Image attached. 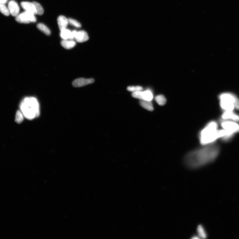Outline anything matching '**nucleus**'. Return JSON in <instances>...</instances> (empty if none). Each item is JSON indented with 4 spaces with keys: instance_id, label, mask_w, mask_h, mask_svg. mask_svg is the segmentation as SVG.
Masks as SVG:
<instances>
[{
    "instance_id": "obj_1",
    "label": "nucleus",
    "mask_w": 239,
    "mask_h": 239,
    "mask_svg": "<svg viewBox=\"0 0 239 239\" xmlns=\"http://www.w3.org/2000/svg\"><path fill=\"white\" fill-rule=\"evenodd\" d=\"M219 152L220 148L217 145H209L187 154L185 162L189 168H200L213 162L217 158Z\"/></svg>"
},
{
    "instance_id": "obj_2",
    "label": "nucleus",
    "mask_w": 239,
    "mask_h": 239,
    "mask_svg": "<svg viewBox=\"0 0 239 239\" xmlns=\"http://www.w3.org/2000/svg\"><path fill=\"white\" fill-rule=\"evenodd\" d=\"M20 111L26 118L32 120L40 115V106L37 100L30 97L24 98L20 104Z\"/></svg>"
},
{
    "instance_id": "obj_3",
    "label": "nucleus",
    "mask_w": 239,
    "mask_h": 239,
    "mask_svg": "<svg viewBox=\"0 0 239 239\" xmlns=\"http://www.w3.org/2000/svg\"><path fill=\"white\" fill-rule=\"evenodd\" d=\"M217 124L215 121L208 123L200 134V140L202 145L211 144L219 138Z\"/></svg>"
},
{
    "instance_id": "obj_4",
    "label": "nucleus",
    "mask_w": 239,
    "mask_h": 239,
    "mask_svg": "<svg viewBox=\"0 0 239 239\" xmlns=\"http://www.w3.org/2000/svg\"><path fill=\"white\" fill-rule=\"evenodd\" d=\"M221 107L226 111H232L235 108L239 110V99L231 93H224L220 97Z\"/></svg>"
},
{
    "instance_id": "obj_5",
    "label": "nucleus",
    "mask_w": 239,
    "mask_h": 239,
    "mask_svg": "<svg viewBox=\"0 0 239 239\" xmlns=\"http://www.w3.org/2000/svg\"><path fill=\"white\" fill-rule=\"evenodd\" d=\"M16 20L19 23L28 24L36 22V19L35 14L25 11L18 14L16 16Z\"/></svg>"
},
{
    "instance_id": "obj_6",
    "label": "nucleus",
    "mask_w": 239,
    "mask_h": 239,
    "mask_svg": "<svg viewBox=\"0 0 239 239\" xmlns=\"http://www.w3.org/2000/svg\"><path fill=\"white\" fill-rule=\"evenodd\" d=\"M221 126L223 129L233 135L239 132V125L233 121H224L221 123Z\"/></svg>"
},
{
    "instance_id": "obj_7",
    "label": "nucleus",
    "mask_w": 239,
    "mask_h": 239,
    "mask_svg": "<svg viewBox=\"0 0 239 239\" xmlns=\"http://www.w3.org/2000/svg\"><path fill=\"white\" fill-rule=\"evenodd\" d=\"M95 80L93 78L86 79L84 78H79L75 80L72 82V84L74 87H81L92 83Z\"/></svg>"
},
{
    "instance_id": "obj_8",
    "label": "nucleus",
    "mask_w": 239,
    "mask_h": 239,
    "mask_svg": "<svg viewBox=\"0 0 239 239\" xmlns=\"http://www.w3.org/2000/svg\"><path fill=\"white\" fill-rule=\"evenodd\" d=\"M222 117L224 120H231L235 122L239 121V116L232 111H226L222 115Z\"/></svg>"
},
{
    "instance_id": "obj_9",
    "label": "nucleus",
    "mask_w": 239,
    "mask_h": 239,
    "mask_svg": "<svg viewBox=\"0 0 239 239\" xmlns=\"http://www.w3.org/2000/svg\"><path fill=\"white\" fill-rule=\"evenodd\" d=\"M8 8L12 16H16L19 14L20 10L19 6L16 1H11L9 2Z\"/></svg>"
},
{
    "instance_id": "obj_10",
    "label": "nucleus",
    "mask_w": 239,
    "mask_h": 239,
    "mask_svg": "<svg viewBox=\"0 0 239 239\" xmlns=\"http://www.w3.org/2000/svg\"><path fill=\"white\" fill-rule=\"evenodd\" d=\"M89 37L87 33L83 30L77 31L74 39L78 43H83L89 40Z\"/></svg>"
},
{
    "instance_id": "obj_11",
    "label": "nucleus",
    "mask_w": 239,
    "mask_h": 239,
    "mask_svg": "<svg viewBox=\"0 0 239 239\" xmlns=\"http://www.w3.org/2000/svg\"><path fill=\"white\" fill-rule=\"evenodd\" d=\"M21 5L25 11L30 12L34 14H37L36 7L33 2H22L21 3Z\"/></svg>"
},
{
    "instance_id": "obj_12",
    "label": "nucleus",
    "mask_w": 239,
    "mask_h": 239,
    "mask_svg": "<svg viewBox=\"0 0 239 239\" xmlns=\"http://www.w3.org/2000/svg\"><path fill=\"white\" fill-rule=\"evenodd\" d=\"M57 22L60 31L66 28L68 23V20L64 16H59L57 19Z\"/></svg>"
},
{
    "instance_id": "obj_13",
    "label": "nucleus",
    "mask_w": 239,
    "mask_h": 239,
    "mask_svg": "<svg viewBox=\"0 0 239 239\" xmlns=\"http://www.w3.org/2000/svg\"><path fill=\"white\" fill-rule=\"evenodd\" d=\"M62 46L66 49H70L76 45L74 41L72 40H63L61 42Z\"/></svg>"
},
{
    "instance_id": "obj_14",
    "label": "nucleus",
    "mask_w": 239,
    "mask_h": 239,
    "mask_svg": "<svg viewBox=\"0 0 239 239\" xmlns=\"http://www.w3.org/2000/svg\"><path fill=\"white\" fill-rule=\"evenodd\" d=\"M140 104L141 106L148 111H153L154 109L151 101L140 100Z\"/></svg>"
},
{
    "instance_id": "obj_15",
    "label": "nucleus",
    "mask_w": 239,
    "mask_h": 239,
    "mask_svg": "<svg viewBox=\"0 0 239 239\" xmlns=\"http://www.w3.org/2000/svg\"><path fill=\"white\" fill-rule=\"evenodd\" d=\"M142 100L152 101L153 99V94L151 90L148 89L142 92Z\"/></svg>"
},
{
    "instance_id": "obj_16",
    "label": "nucleus",
    "mask_w": 239,
    "mask_h": 239,
    "mask_svg": "<svg viewBox=\"0 0 239 239\" xmlns=\"http://www.w3.org/2000/svg\"><path fill=\"white\" fill-rule=\"evenodd\" d=\"M71 32L70 30L66 29H63L60 31V37L63 40H68L70 37Z\"/></svg>"
},
{
    "instance_id": "obj_17",
    "label": "nucleus",
    "mask_w": 239,
    "mask_h": 239,
    "mask_svg": "<svg viewBox=\"0 0 239 239\" xmlns=\"http://www.w3.org/2000/svg\"><path fill=\"white\" fill-rule=\"evenodd\" d=\"M37 28L41 31L43 32L44 34L47 35H49L51 34L50 30L48 27L42 23H39L37 25Z\"/></svg>"
},
{
    "instance_id": "obj_18",
    "label": "nucleus",
    "mask_w": 239,
    "mask_h": 239,
    "mask_svg": "<svg viewBox=\"0 0 239 239\" xmlns=\"http://www.w3.org/2000/svg\"><path fill=\"white\" fill-rule=\"evenodd\" d=\"M197 231L199 237L202 238H207V235L203 226L199 225L198 227Z\"/></svg>"
},
{
    "instance_id": "obj_19",
    "label": "nucleus",
    "mask_w": 239,
    "mask_h": 239,
    "mask_svg": "<svg viewBox=\"0 0 239 239\" xmlns=\"http://www.w3.org/2000/svg\"><path fill=\"white\" fill-rule=\"evenodd\" d=\"M155 100L157 103L160 106L164 105L166 102V100L165 97L162 95L156 96Z\"/></svg>"
},
{
    "instance_id": "obj_20",
    "label": "nucleus",
    "mask_w": 239,
    "mask_h": 239,
    "mask_svg": "<svg viewBox=\"0 0 239 239\" xmlns=\"http://www.w3.org/2000/svg\"><path fill=\"white\" fill-rule=\"evenodd\" d=\"M24 117L25 116L22 111L18 110L16 113L15 121L17 123L20 124L22 122L24 119Z\"/></svg>"
},
{
    "instance_id": "obj_21",
    "label": "nucleus",
    "mask_w": 239,
    "mask_h": 239,
    "mask_svg": "<svg viewBox=\"0 0 239 239\" xmlns=\"http://www.w3.org/2000/svg\"><path fill=\"white\" fill-rule=\"evenodd\" d=\"M0 11L5 16H8L10 14L8 8L4 4L0 3Z\"/></svg>"
},
{
    "instance_id": "obj_22",
    "label": "nucleus",
    "mask_w": 239,
    "mask_h": 239,
    "mask_svg": "<svg viewBox=\"0 0 239 239\" xmlns=\"http://www.w3.org/2000/svg\"><path fill=\"white\" fill-rule=\"evenodd\" d=\"M33 4L35 6L37 14L39 15H42L44 13L43 8L42 6L38 3L36 2H33Z\"/></svg>"
},
{
    "instance_id": "obj_23",
    "label": "nucleus",
    "mask_w": 239,
    "mask_h": 239,
    "mask_svg": "<svg viewBox=\"0 0 239 239\" xmlns=\"http://www.w3.org/2000/svg\"><path fill=\"white\" fill-rule=\"evenodd\" d=\"M127 89L129 91L134 92H135L139 91H142L143 90V88L141 86H129L127 87Z\"/></svg>"
},
{
    "instance_id": "obj_24",
    "label": "nucleus",
    "mask_w": 239,
    "mask_h": 239,
    "mask_svg": "<svg viewBox=\"0 0 239 239\" xmlns=\"http://www.w3.org/2000/svg\"><path fill=\"white\" fill-rule=\"evenodd\" d=\"M68 23L71 25L77 27V28H80L81 27V24L77 20L71 19H68Z\"/></svg>"
},
{
    "instance_id": "obj_25",
    "label": "nucleus",
    "mask_w": 239,
    "mask_h": 239,
    "mask_svg": "<svg viewBox=\"0 0 239 239\" xmlns=\"http://www.w3.org/2000/svg\"><path fill=\"white\" fill-rule=\"evenodd\" d=\"M142 92H143L142 91H139L133 92L132 95L133 97L135 98L142 100Z\"/></svg>"
},
{
    "instance_id": "obj_26",
    "label": "nucleus",
    "mask_w": 239,
    "mask_h": 239,
    "mask_svg": "<svg viewBox=\"0 0 239 239\" xmlns=\"http://www.w3.org/2000/svg\"><path fill=\"white\" fill-rule=\"evenodd\" d=\"M77 31L76 30H74L71 32L70 37L69 38V40H73L75 38V35H76Z\"/></svg>"
},
{
    "instance_id": "obj_27",
    "label": "nucleus",
    "mask_w": 239,
    "mask_h": 239,
    "mask_svg": "<svg viewBox=\"0 0 239 239\" xmlns=\"http://www.w3.org/2000/svg\"><path fill=\"white\" fill-rule=\"evenodd\" d=\"M7 2V0H0V3L5 4Z\"/></svg>"
}]
</instances>
